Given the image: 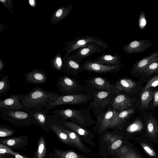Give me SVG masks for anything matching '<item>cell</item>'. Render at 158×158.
Instances as JSON below:
<instances>
[{
  "instance_id": "f35d334b",
  "label": "cell",
  "mask_w": 158,
  "mask_h": 158,
  "mask_svg": "<svg viewBox=\"0 0 158 158\" xmlns=\"http://www.w3.org/2000/svg\"><path fill=\"white\" fill-rule=\"evenodd\" d=\"M6 153L15 156L18 153L13 151L9 147L0 143V154H5Z\"/></svg>"
},
{
  "instance_id": "836d02e7",
  "label": "cell",
  "mask_w": 158,
  "mask_h": 158,
  "mask_svg": "<svg viewBox=\"0 0 158 158\" xmlns=\"http://www.w3.org/2000/svg\"><path fill=\"white\" fill-rule=\"evenodd\" d=\"M47 148L46 142L44 137L41 136L39 137L38 141L37 148L36 152L34 153V158H46Z\"/></svg>"
},
{
  "instance_id": "8992f818",
  "label": "cell",
  "mask_w": 158,
  "mask_h": 158,
  "mask_svg": "<svg viewBox=\"0 0 158 158\" xmlns=\"http://www.w3.org/2000/svg\"><path fill=\"white\" fill-rule=\"evenodd\" d=\"M53 113L59 119L71 120L85 128L94 123L85 118V114L80 110L62 109L56 110L53 112Z\"/></svg>"
},
{
  "instance_id": "f6af8a7d",
  "label": "cell",
  "mask_w": 158,
  "mask_h": 158,
  "mask_svg": "<svg viewBox=\"0 0 158 158\" xmlns=\"http://www.w3.org/2000/svg\"><path fill=\"white\" fill-rule=\"evenodd\" d=\"M15 158H31L30 157H27L25 156L21 155L19 153L17 154L15 156Z\"/></svg>"
},
{
  "instance_id": "f546056e",
  "label": "cell",
  "mask_w": 158,
  "mask_h": 158,
  "mask_svg": "<svg viewBox=\"0 0 158 158\" xmlns=\"http://www.w3.org/2000/svg\"><path fill=\"white\" fill-rule=\"evenodd\" d=\"M49 158H88L71 150H64L55 147L54 152L48 153Z\"/></svg>"
},
{
  "instance_id": "7c38bea8",
  "label": "cell",
  "mask_w": 158,
  "mask_h": 158,
  "mask_svg": "<svg viewBox=\"0 0 158 158\" xmlns=\"http://www.w3.org/2000/svg\"><path fill=\"white\" fill-rule=\"evenodd\" d=\"M115 87L117 95L121 91L129 94H136L139 93L140 94L143 90L138 82L127 78H121L118 80Z\"/></svg>"
},
{
  "instance_id": "f1b7e54d",
  "label": "cell",
  "mask_w": 158,
  "mask_h": 158,
  "mask_svg": "<svg viewBox=\"0 0 158 158\" xmlns=\"http://www.w3.org/2000/svg\"><path fill=\"white\" fill-rule=\"evenodd\" d=\"M72 5L60 7L54 12L51 17L50 23L55 25L66 17L71 13L73 8Z\"/></svg>"
},
{
  "instance_id": "44dd1931",
  "label": "cell",
  "mask_w": 158,
  "mask_h": 158,
  "mask_svg": "<svg viewBox=\"0 0 158 158\" xmlns=\"http://www.w3.org/2000/svg\"><path fill=\"white\" fill-rule=\"evenodd\" d=\"M86 83L89 87L98 90L112 91L116 93L115 86L105 79L101 77H95L87 80Z\"/></svg>"
},
{
  "instance_id": "484cf974",
  "label": "cell",
  "mask_w": 158,
  "mask_h": 158,
  "mask_svg": "<svg viewBox=\"0 0 158 158\" xmlns=\"http://www.w3.org/2000/svg\"><path fill=\"white\" fill-rule=\"evenodd\" d=\"M63 60L64 72L70 75H76L84 71L82 64L74 60L70 56L64 55Z\"/></svg>"
},
{
  "instance_id": "ee69618b",
  "label": "cell",
  "mask_w": 158,
  "mask_h": 158,
  "mask_svg": "<svg viewBox=\"0 0 158 158\" xmlns=\"http://www.w3.org/2000/svg\"><path fill=\"white\" fill-rule=\"evenodd\" d=\"M5 67V65L3 61L1 59H0V72H1L3 69Z\"/></svg>"
},
{
  "instance_id": "7bdbcfd3",
  "label": "cell",
  "mask_w": 158,
  "mask_h": 158,
  "mask_svg": "<svg viewBox=\"0 0 158 158\" xmlns=\"http://www.w3.org/2000/svg\"><path fill=\"white\" fill-rule=\"evenodd\" d=\"M28 3L29 5L33 8H35L36 6V2L35 0H29Z\"/></svg>"
},
{
  "instance_id": "277c9868",
  "label": "cell",
  "mask_w": 158,
  "mask_h": 158,
  "mask_svg": "<svg viewBox=\"0 0 158 158\" xmlns=\"http://www.w3.org/2000/svg\"><path fill=\"white\" fill-rule=\"evenodd\" d=\"M91 43L98 44L103 49L109 48L108 44L102 40L95 36L87 35L77 37L67 42L63 48V50L66 52L64 55L69 56L74 50Z\"/></svg>"
},
{
  "instance_id": "5bb4252c",
  "label": "cell",
  "mask_w": 158,
  "mask_h": 158,
  "mask_svg": "<svg viewBox=\"0 0 158 158\" xmlns=\"http://www.w3.org/2000/svg\"><path fill=\"white\" fill-rule=\"evenodd\" d=\"M84 70L100 73H116L118 72L122 65L116 66L102 65L95 63L91 60H86L82 64Z\"/></svg>"
},
{
  "instance_id": "d4e9b609",
  "label": "cell",
  "mask_w": 158,
  "mask_h": 158,
  "mask_svg": "<svg viewBox=\"0 0 158 158\" xmlns=\"http://www.w3.org/2000/svg\"><path fill=\"white\" fill-rule=\"evenodd\" d=\"M150 158H157V155L154 146V143L142 135L133 139Z\"/></svg>"
},
{
  "instance_id": "8d00e7d4",
  "label": "cell",
  "mask_w": 158,
  "mask_h": 158,
  "mask_svg": "<svg viewBox=\"0 0 158 158\" xmlns=\"http://www.w3.org/2000/svg\"><path fill=\"white\" fill-rule=\"evenodd\" d=\"M15 131L11 127L5 125H1L0 126V137H6L13 135Z\"/></svg>"
},
{
  "instance_id": "7402d4cb",
  "label": "cell",
  "mask_w": 158,
  "mask_h": 158,
  "mask_svg": "<svg viewBox=\"0 0 158 158\" xmlns=\"http://www.w3.org/2000/svg\"><path fill=\"white\" fill-rule=\"evenodd\" d=\"M59 125L60 128L68 135L75 148L84 153L88 154L91 152L90 148L86 146L75 133L61 124Z\"/></svg>"
},
{
  "instance_id": "cb8c5ba5",
  "label": "cell",
  "mask_w": 158,
  "mask_h": 158,
  "mask_svg": "<svg viewBox=\"0 0 158 158\" xmlns=\"http://www.w3.org/2000/svg\"><path fill=\"white\" fill-rule=\"evenodd\" d=\"M25 82L32 84H44L46 82L47 77L46 71L42 69H35L25 73Z\"/></svg>"
},
{
  "instance_id": "e0dca14e",
  "label": "cell",
  "mask_w": 158,
  "mask_h": 158,
  "mask_svg": "<svg viewBox=\"0 0 158 158\" xmlns=\"http://www.w3.org/2000/svg\"><path fill=\"white\" fill-rule=\"evenodd\" d=\"M146 124V131L142 135L152 142L158 143V123L153 115L150 114L144 119Z\"/></svg>"
},
{
  "instance_id": "b9f144b4",
  "label": "cell",
  "mask_w": 158,
  "mask_h": 158,
  "mask_svg": "<svg viewBox=\"0 0 158 158\" xmlns=\"http://www.w3.org/2000/svg\"><path fill=\"white\" fill-rule=\"evenodd\" d=\"M153 106L155 107L158 106V89L155 91L153 98Z\"/></svg>"
},
{
  "instance_id": "e575fe53",
  "label": "cell",
  "mask_w": 158,
  "mask_h": 158,
  "mask_svg": "<svg viewBox=\"0 0 158 158\" xmlns=\"http://www.w3.org/2000/svg\"><path fill=\"white\" fill-rule=\"evenodd\" d=\"M158 72V61L152 63L148 68L144 70L140 75V78L141 80L145 79L150 77L155 73Z\"/></svg>"
},
{
  "instance_id": "30bf717a",
  "label": "cell",
  "mask_w": 158,
  "mask_h": 158,
  "mask_svg": "<svg viewBox=\"0 0 158 158\" xmlns=\"http://www.w3.org/2000/svg\"><path fill=\"white\" fill-rule=\"evenodd\" d=\"M94 94V99L90 103L89 107L94 111L105 107L116 96L115 92L104 90H98Z\"/></svg>"
},
{
  "instance_id": "2e32d148",
  "label": "cell",
  "mask_w": 158,
  "mask_h": 158,
  "mask_svg": "<svg viewBox=\"0 0 158 158\" xmlns=\"http://www.w3.org/2000/svg\"><path fill=\"white\" fill-rule=\"evenodd\" d=\"M157 61L158 50L135 62L131 70V75L136 77H138L152 63Z\"/></svg>"
},
{
  "instance_id": "3957f363",
  "label": "cell",
  "mask_w": 158,
  "mask_h": 158,
  "mask_svg": "<svg viewBox=\"0 0 158 158\" xmlns=\"http://www.w3.org/2000/svg\"><path fill=\"white\" fill-rule=\"evenodd\" d=\"M0 115L2 118L19 127L33 124L30 116L25 111L0 108Z\"/></svg>"
},
{
  "instance_id": "d6a6232c",
  "label": "cell",
  "mask_w": 158,
  "mask_h": 158,
  "mask_svg": "<svg viewBox=\"0 0 158 158\" xmlns=\"http://www.w3.org/2000/svg\"><path fill=\"white\" fill-rule=\"evenodd\" d=\"M64 57L60 52L56 54L50 60L52 69L57 71H63Z\"/></svg>"
},
{
  "instance_id": "60d3db41",
  "label": "cell",
  "mask_w": 158,
  "mask_h": 158,
  "mask_svg": "<svg viewBox=\"0 0 158 158\" xmlns=\"http://www.w3.org/2000/svg\"><path fill=\"white\" fill-rule=\"evenodd\" d=\"M146 24V20L144 12H140L139 21V25L141 29H143Z\"/></svg>"
},
{
  "instance_id": "ac0fdd59",
  "label": "cell",
  "mask_w": 158,
  "mask_h": 158,
  "mask_svg": "<svg viewBox=\"0 0 158 158\" xmlns=\"http://www.w3.org/2000/svg\"><path fill=\"white\" fill-rule=\"evenodd\" d=\"M118 112L113 109H109L102 115L94 128L95 131L99 134H101L108 128Z\"/></svg>"
},
{
  "instance_id": "9a60e30c",
  "label": "cell",
  "mask_w": 158,
  "mask_h": 158,
  "mask_svg": "<svg viewBox=\"0 0 158 158\" xmlns=\"http://www.w3.org/2000/svg\"><path fill=\"white\" fill-rule=\"evenodd\" d=\"M30 116L33 124L37 125L47 132L49 130L47 124L48 114L50 110L41 109H31L24 110Z\"/></svg>"
},
{
  "instance_id": "ffe728a7",
  "label": "cell",
  "mask_w": 158,
  "mask_h": 158,
  "mask_svg": "<svg viewBox=\"0 0 158 158\" xmlns=\"http://www.w3.org/2000/svg\"><path fill=\"white\" fill-rule=\"evenodd\" d=\"M25 94H12L7 98L0 101V108L24 111L21 101Z\"/></svg>"
},
{
  "instance_id": "9c48e42d",
  "label": "cell",
  "mask_w": 158,
  "mask_h": 158,
  "mask_svg": "<svg viewBox=\"0 0 158 158\" xmlns=\"http://www.w3.org/2000/svg\"><path fill=\"white\" fill-rule=\"evenodd\" d=\"M126 140L134 139L142 135L146 131V124L144 120L137 118L131 123L126 124L120 130Z\"/></svg>"
},
{
  "instance_id": "d590c367",
  "label": "cell",
  "mask_w": 158,
  "mask_h": 158,
  "mask_svg": "<svg viewBox=\"0 0 158 158\" xmlns=\"http://www.w3.org/2000/svg\"><path fill=\"white\" fill-rule=\"evenodd\" d=\"M10 87V83L9 81L8 76L7 75L3 76L0 80V96L6 95Z\"/></svg>"
},
{
  "instance_id": "7a4b0ae2",
  "label": "cell",
  "mask_w": 158,
  "mask_h": 158,
  "mask_svg": "<svg viewBox=\"0 0 158 158\" xmlns=\"http://www.w3.org/2000/svg\"><path fill=\"white\" fill-rule=\"evenodd\" d=\"M126 140L123 133L120 131H106L101 133L99 141V153L103 158L113 157L115 152Z\"/></svg>"
},
{
  "instance_id": "4fadbf2b",
  "label": "cell",
  "mask_w": 158,
  "mask_h": 158,
  "mask_svg": "<svg viewBox=\"0 0 158 158\" xmlns=\"http://www.w3.org/2000/svg\"><path fill=\"white\" fill-rule=\"evenodd\" d=\"M114 158H144L139 151L129 140H126L115 152Z\"/></svg>"
},
{
  "instance_id": "4316f807",
  "label": "cell",
  "mask_w": 158,
  "mask_h": 158,
  "mask_svg": "<svg viewBox=\"0 0 158 158\" xmlns=\"http://www.w3.org/2000/svg\"><path fill=\"white\" fill-rule=\"evenodd\" d=\"M132 100L125 94H119L115 97L112 102L113 109L119 111L131 108Z\"/></svg>"
},
{
  "instance_id": "8fae6325",
  "label": "cell",
  "mask_w": 158,
  "mask_h": 158,
  "mask_svg": "<svg viewBox=\"0 0 158 158\" xmlns=\"http://www.w3.org/2000/svg\"><path fill=\"white\" fill-rule=\"evenodd\" d=\"M104 51L98 44L91 43L78 48L74 54L70 56L74 60L80 63L84 59L94 54L102 53Z\"/></svg>"
},
{
  "instance_id": "4dcf8cb0",
  "label": "cell",
  "mask_w": 158,
  "mask_h": 158,
  "mask_svg": "<svg viewBox=\"0 0 158 158\" xmlns=\"http://www.w3.org/2000/svg\"><path fill=\"white\" fill-rule=\"evenodd\" d=\"M93 61L99 64L116 66L120 65L121 60L120 56L117 54L113 56L104 54L97 57Z\"/></svg>"
},
{
  "instance_id": "83f0119b",
  "label": "cell",
  "mask_w": 158,
  "mask_h": 158,
  "mask_svg": "<svg viewBox=\"0 0 158 158\" xmlns=\"http://www.w3.org/2000/svg\"><path fill=\"white\" fill-rule=\"evenodd\" d=\"M0 143L10 148L19 149L25 147L28 142L27 137L24 135L6 139H1Z\"/></svg>"
},
{
  "instance_id": "6da1fadb",
  "label": "cell",
  "mask_w": 158,
  "mask_h": 158,
  "mask_svg": "<svg viewBox=\"0 0 158 158\" xmlns=\"http://www.w3.org/2000/svg\"><path fill=\"white\" fill-rule=\"evenodd\" d=\"M60 95L53 91H47L38 86L29 92L21 101L24 110L41 109L55 101Z\"/></svg>"
},
{
  "instance_id": "1f68e13d",
  "label": "cell",
  "mask_w": 158,
  "mask_h": 158,
  "mask_svg": "<svg viewBox=\"0 0 158 158\" xmlns=\"http://www.w3.org/2000/svg\"><path fill=\"white\" fill-rule=\"evenodd\" d=\"M155 91L150 88L140 95V107L141 110L146 109L148 107L150 102L154 98Z\"/></svg>"
},
{
  "instance_id": "5b68a950",
  "label": "cell",
  "mask_w": 158,
  "mask_h": 158,
  "mask_svg": "<svg viewBox=\"0 0 158 158\" xmlns=\"http://www.w3.org/2000/svg\"><path fill=\"white\" fill-rule=\"evenodd\" d=\"M56 85L61 95L80 94L85 90V88L68 75L60 77Z\"/></svg>"
},
{
  "instance_id": "ba28073f",
  "label": "cell",
  "mask_w": 158,
  "mask_h": 158,
  "mask_svg": "<svg viewBox=\"0 0 158 158\" xmlns=\"http://www.w3.org/2000/svg\"><path fill=\"white\" fill-rule=\"evenodd\" d=\"M60 120L62 125L75 133L83 143L93 147L96 146L94 135L92 132L73 121Z\"/></svg>"
},
{
  "instance_id": "d6986e66",
  "label": "cell",
  "mask_w": 158,
  "mask_h": 158,
  "mask_svg": "<svg viewBox=\"0 0 158 158\" xmlns=\"http://www.w3.org/2000/svg\"><path fill=\"white\" fill-rule=\"evenodd\" d=\"M152 45V42L147 39L133 41L122 47L124 52L130 54L144 52Z\"/></svg>"
},
{
  "instance_id": "52a82bcc",
  "label": "cell",
  "mask_w": 158,
  "mask_h": 158,
  "mask_svg": "<svg viewBox=\"0 0 158 158\" xmlns=\"http://www.w3.org/2000/svg\"><path fill=\"white\" fill-rule=\"evenodd\" d=\"M87 95L83 94L69 95H60L54 101L49 103L44 107L51 110L57 106L66 105H79L85 103L90 100Z\"/></svg>"
},
{
  "instance_id": "ab89813d",
  "label": "cell",
  "mask_w": 158,
  "mask_h": 158,
  "mask_svg": "<svg viewBox=\"0 0 158 158\" xmlns=\"http://www.w3.org/2000/svg\"><path fill=\"white\" fill-rule=\"evenodd\" d=\"M0 1L10 11L12 15L13 14V5L12 0H0Z\"/></svg>"
},
{
  "instance_id": "74e56055",
  "label": "cell",
  "mask_w": 158,
  "mask_h": 158,
  "mask_svg": "<svg viewBox=\"0 0 158 158\" xmlns=\"http://www.w3.org/2000/svg\"><path fill=\"white\" fill-rule=\"evenodd\" d=\"M158 85V75L155 76L147 83L143 89L140 95L150 88L154 87Z\"/></svg>"
},
{
  "instance_id": "bcb514c9",
  "label": "cell",
  "mask_w": 158,
  "mask_h": 158,
  "mask_svg": "<svg viewBox=\"0 0 158 158\" xmlns=\"http://www.w3.org/2000/svg\"><path fill=\"white\" fill-rule=\"evenodd\" d=\"M4 154H0V158H5L3 156Z\"/></svg>"
},
{
  "instance_id": "603a6c76",
  "label": "cell",
  "mask_w": 158,
  "mask_h": 158,
  "mask_svg": "<svg viewBox=\"0 0 158 158\" xmlns=\"http://www.w3.org/2000/svg\"><path fill=\"white\" fill-rule=\"evenodd\" d=\"M135 112L133 108H130L120 112H118L114 117L108 128V130H120L126 124V120Z\"/></svg>"
}]
</instances>
